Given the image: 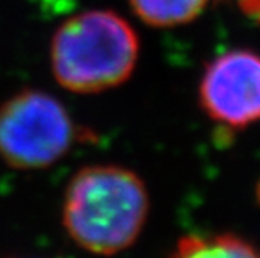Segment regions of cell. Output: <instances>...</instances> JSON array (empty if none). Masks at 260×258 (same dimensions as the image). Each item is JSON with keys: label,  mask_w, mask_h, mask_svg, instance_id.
Returning <instances> with one entry per match:
<instances>
[{"label": "cell", "mask_w": 260, "mask_h": 258, "mask_svg": "<svg viewBox=\"0 0 260 258\" xmlns=\"http://www.w3.org/2000/svg\"><path fill=\"white\" fill-rule=\"evenodd\" d=\"M168 258H260V251L235 235H188Z\"/></svg>", "instance_id": "cell-5"}, {"label": "cell", "mask_w": 260, "mask_h": 258, "mask_svg": "<svg viewBox=\"0 0 260 258\" xmlns=\"http://www.w3.org/2000/svg\"><path fill=\"white\" fill-rule=\"evenodd\" d=\"M237 2L248 17H253L260 22V0H237Z\"/></svg>", "instance_id": "cell-7"}, {"label": "cell", "mask_w": 260, "mask_h": 258, "mask_svg": "<svg viewBox=\"0 0 260 258\" xmlns=\"http://www.w3.org/2000/svg\"><path fill=\"white\" fill-rule=\"evenodd\" d=\"M198 92L205 113L220 124L243 128L260 121V56L240 49L218 56Z\"/></svg>", "instance_id": "cell-4"}, {"label": "cell", "mask_w": 260, "mask_h": 258, "mask_svg": "<svg viewBox=\"0 0 260 258\" xmlns=\"http://www.w3.org/2000/svg\"><path fill=\"white\" fill-rule=\"evenodd\" d=\"M140 41L129 22L106 9L86 10L59 25L51 41L57 84L76 94H98L131 78Z\"/></svg>", "instance_id": "cell-2"}, {"label": "cell", "mask_w": 260, "mask_h": 258, "mask_svg": "<svg viewBox=\"0 0 260 258\" xmlns=\"http://www.w3.org/2000/svg\"><path fill=\"white\" fill-rule=\"evenodd\" d=\"M94 138L57 97L41 89H22L0 106V158L10 168H49Z\"/></svg>", "instance_id": "cell-3"}, {"label": "cell", "mask_w": 260, "mask_h": 258, "mask_svg": "<svg viewBox=\"0 0 260 258\" xmlns=\"http://www.w3.org/2000/svg\"><path fill=\"white\" fill-rule=\"evenodd\" d=\"M208 0H129V5L146 25L167 29L193 20Z\"/></svg>", "instance_id": "cell-6"}, {"label": "cell", "mask_w": 260, "mask_h": 258, "mask_svg": "<svg viewBox=\"0 0 260 258\" xmlns=\"http://www.w3.org/2000/svg\"><path fill=\"white\" fill-rule=\"evenodd\" d=\"M148 211V190L135 171L118 164H91L66 186L62 225L82 250L109 256L138 240Z\"/></svg>", "instance_id": "cell-1"}, {"label": "cell", "mask_w": 260, "mask_h": 258, "mask_svg": "<svg viewBox=\"0 0 260 258\" xmlns=\"http://www.w3.org/2000/svg\"><path fill=\"white\" fill-rule=\"evenodd\" d=\"M257 200L260 203V181H258V185H257Z\"/></svg>", "instance_id": "cell-8"}]
</instances>
